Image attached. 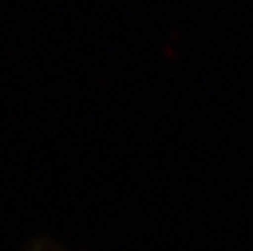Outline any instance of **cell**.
<instances>
[{"label": "cell", "instance_id": "6da1fadb", "mask_svg": "<svg viewBox=\"0 0 253 251\" xmlns=\"http://www.w3.org/2000/svg\"><path fill=\"white\" fill-rule=\"evenodd\" d=\"M28 251H61V249H57L55 245H47L45 241H42V243L34 245V247H32V249H28Z\"/></svg>", "mask_w": 253, "mask_h": 251}]
</instances>
